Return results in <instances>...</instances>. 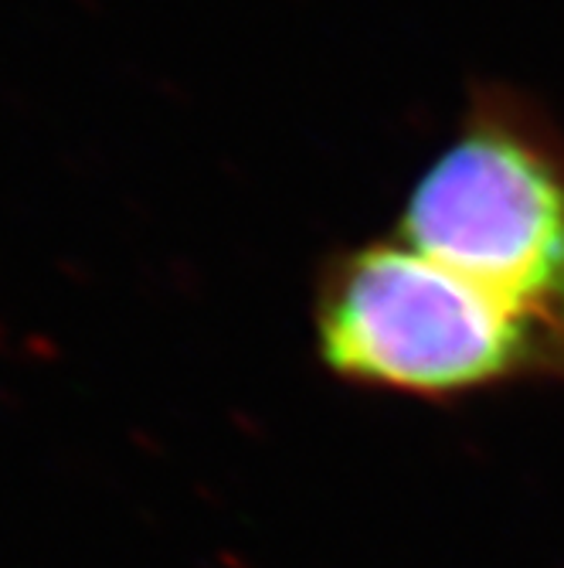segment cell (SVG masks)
Here are the masks:
<instances>
[{"instance_id":"obj_2","label":"cell","mask_w":564,"mask_h":568,"mask_svg":"<svg viewBox=\"0 0 564 568\" xmlns=\"http://www.w3.org/2000/svg\"><path fill=\"white\" fill-rule=\"evenodd\" d=\"M391 235L524 314L564 324V130L554 113L521 85L473 82Z\"/></svg>"},{"instance_id":"obj_1","label":"cell","mask_w":564,"mask_h":568,"mask_svg":"<svg viewBox=\"0 0 564 568\" xmlns=\"http://www.w3.org/2000/svg\"><path fill=\"white\" fill-rule=\"evenodd\" d=\"M314 341L334 378L429 402L564 385V324L524 314L391 232L320 260Z\"/></svg>"}]
</instances>
